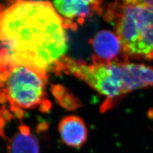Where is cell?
I'll list each match as a JSON object with an SVG mask.
<instances>
[{
	"label": "cell",
	"instance_id": "cell-9",
	"mask_svg": "<svg viewBox=\"0 0 153 153\" xmlns=\"http://www.w3.org/2000/svg\"><path fill=\"white\" fill-rule=\"evenodd\" d=\"M52 92L57 103L68 111H74L82 105L80 100L63 85H52Z\"/></svg>",
	"mask_w": 153,
	"mask_h": 153
},
{
	"label": "cell",
	"instance_id": "cell-10",
	"mask_svg": "<svg viewBox=\"0 0 153 153\" xmlns=\"http://www.w3.org/2000/svg\"><path fill=\"white\" fill-rule=\"evenodd\" d=\"M4 9H5V8H4V6L3 5V4L0 3V14H1V13L4 10Z\"/></svg>",
	"mask_w": 153,
	"mask_h": 153
},
{
	"label": "cell",
	"instance_id": "cell-2",
	"mask_svg": "<svg viewBox=\"0 0 153 153\" xmlns=\"http://www.w3.org/2000/svg\"><path fill=\"white\" fill-rule=\"evenodd\" d=\"M104 18L114 26L129 59H153V7L145 1L110 4Z\"/></svg>",
	"mask_w": 153,
	"mask_h": 153
},
{
	"label": "cell",
	"instance_id": "cell-3",
	"mask_svg": "<svg viewBox=\"0 0 153 153\" xmlns=\"http://www.w3.org/2000/svg\"><path fill=\"white\" fill-rule=\"evenodd\" d=\"M47 81V73L16 63L0 52V103L14 114L24 116L25 110L50 108Z\"/></svg>",
	"mask_w": 153,
	"mask_h": 153
},
{
	"label": "cell",
	"instance_id": "cell-7",
	"mask_svg": "<svg viewBox=\"0 0 153 153\" xmlns=\"http://www.w3.org/2000/svg\"><path fill=\"white\" fill-rule=\"evenodd\" d=\"M58 130L62 141L73 148L82 147L88 139V130L82 119L70 115L61 119Z\"/></svg>",
	"mask_w": 153,
	"mask_h": 153
},
{
	"label": "cell",
	"instance_id": "cell-8",
	"mask_svg": "<svg viewBox=\"0 0 153 153\" xmlns=\"http://www.w3.org/2000/svg\"><path fill=\"white\" fill-rule=\"evenodd\" d=\"M6 139L7 153H39V143L26 125L19 126L18 130Z\"/></svg>",
	"mask_w": 153,
	"mask_h": 153
},
{
	"label": "cell",
	"instance_id": "cell-1",
	"mask_svg": "<svg viewBox=\"0 0 153 153\" xmlns=\"http://www.w3.org/2000/svg\"><path fill=\"white\" fill-rule=\"evenodd\" d=\"M63 19L46 1H17L0 14V52L47 73L65 56Z\"/></svg>",
	"mask_w": 153,
	"mask_h": 153
},
{
	"label": "cell",
	"instance_id": "cell-5",
	"mask_svg": "<svg viewBox=\"0 0 153 153\" xmlns=\"http://www.w3.org/2000/svg\"><path fill=\"white\" fill-rule=\"evenodd\" d=\"M94 54L93 64L107 65L125 63L128 59L121 43L116 33L109 30H101L89 40Z\"/></svg>",
	"mask_w": 153,
	"mask_h": 153
},
{
	"label": "cell",
	"instance_id": "cell-4",
	"mask_svg": "<svg viewBox=\"0 0 153 153\" xmlns=\"http://www.w3.org/2000/svg\"><path fill=\"white\" fill-rule=\"evenodd\" d=\"M56 11L63 19L65 29L75 30L82 25L85 19L103 11L102 1H78L61 0L53 2Z\"/></svg>",
	"mask_w": 153,
	"mask_h": 153
},
{
	"label": "cell",
	"instance_id": "cell-6",
	"mask_svg": "<svg viewBox=\"0 0 153 153\" xmlns=\"http://www.w3.org/2000/svg\"><path fill=\"white\" fill-rule=\"evenodd\" d=\"M125 94L142 88H153V66L143 64L119 63Z\"/></svg>",
	"mask_w": 153,
	"mask_h": 153
}]
</instances>
